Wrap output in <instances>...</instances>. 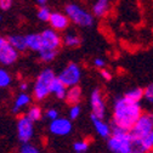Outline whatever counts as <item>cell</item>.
I'll list each match as a JSON object with an SVG mask.
<instances>
[{
	"mask_svg": "<svg viewBox=\"0 0 153 153\" xmlns=\"http://www.w3.org/2000/svg\"><path fill=\"white\" fill-rule=\"evenodd\" d=\"M100 74H101V76H102V79H105V80H107V82H109V80L112 79V73H111L109 71H107V69H101V71H100Z\"/></svg>",
	"mask_w": 153,
	"mask_h": 153,
	"instance_id": "cell-34",
	"label": "cell"
},
{
	"mask_svg": "<svg viewBox=\"0 0 153 153\" xmlns=\"http://www.w3.org/2000/svg\"><path fill=\"white\" fill-rule=\"evenodd\" d=\"M152 131H153V113L146 112L142 113L140 118L136 120V123L134 124L132 129L130 130V134L134 137L143 140Z\"/></svg>",
	"mask_w": 153,
	"mask_h": 153,
	"instance_id": "cell-5",
	"label": "cell"
},
{
	"mask_svg": "<svg viewBox=\"0 0 153 153\" xmlns=\"http://www.w3.org/2000/svg\"><path fill=\"white\" fill-rule=\"evenodd\" d=\"M132 136L130 131H124L118 128H112L108 137V148L113 153H130Z\"/></svg>",
	"mask_w": 153,
	"mask_h": 153,
	"instance_id": "cell-2",
	"label": "cell"
},
{
	"mask_svg": "<svg viewBox=\"0 0 153 153\" xmlns=\"http://www.w3.org/2000/svg\"><path fill=\"white\" fill-rule=\"evenodd\" d=\"M143 99L148 103H153V83L143 89Z\"/></svg>",
	"mask_w": 153,
	"mask_h": 153,
	"instance_id": "cell-27",
	"label": "cell"
},
{
	"mask_svg": "<svg viewBox=\"0 0 153 153\" xmlns=\"http://www.w3.org/2000/svg\"><path fill=\"white\" fill-rule=\"evenodd\" d=\"M66 16L69 22L80 27H91L94 25V15L76 4H68L66 6Z\"/></svg>",
	"mask_w": 153,
	"mask_h": 153,
	"instance_id": "cell-4",
	"label": "cell"
},
{
	"mask_svg": "<svg viewBox=\"0 0 153 153\" xmlns=\"http://www.w3.org/2000/svg\"><path fill=\"white\" fill-rule=\"evenodd\" d=\"M56 78V74L52 69L46 68L39 73L33 85V96L38 101H42L46 99L50 95V89L53 79Z\"/></svg>",
	"mask_w": 153,
	"mask_h": 153,
	"instance_id": "cell-3",
	"label": "cell"
},
{
	"mask_svg": "<svg viewBox=\"0 0 153 153\" xmlns=\"http://www.w3.org/2000/svg\"><path fill=\"white\" fill-rule=\"evenodd\" d=\"M16 128H17V136L20 139V141L23 143H28L34 134V123H32L26 116H22L17 119Z\"/></svg>",
	"mask_w": 153,
	"mask_h": 153,
	"instance_id": "cell-9",
	"label": "cell"
},
{
	"mask_svg": "<svg viewBox=\"0 0 153 153\" xmlns=\"http://www.w3.org/2000/svg\"><path fill=\"white\" fill-rule=\"evenodd\" d=\"M9 43L11 44V46L17 51H25L27 50V45H26V38L25 35H20V34H15V35H11L7 38Z\"/></svg>",
	"mask_w": 153,
	"mask_h": 153,
	"instance_id": "cell-17",
	"label": "cell"
},
{
	"mask_svg": "<svg viewBox=\"0 0 153 153\" xmlns=\"http://www.w3.org/2000/svg\"><path fill=\"white\" fill-rule=\"evenodd\" d=\"M90 106H91V116L103 119L105 114H106V103L102 96V92L100 91V89H95L91 92L90 96Z\"/></svg>",
	"mask_w": 153,
	"mask_h": 153,
	"instance_id": "cell-10",
	"label": "cell"
},
{
	"mask_svg": "<svg viewBox=\"0 0 153 153\" xmlns=\"http://www.w3.org/2000/svg\"><path fill=\"white\" fill-rule=\"evenodd\" d=\"M26 38V45L27 49L32 50V51H36L39 52L42 49V39H40V34L36 33H32L28 35H25Z\"/></svg>",
	"mask_w": 153,
	"mask_h": 153,
	"instance_id": "cell-16",
	"label": "cell"
},
{
	"mask_svg": "<svg viewBox=\"0 0 153 153\" xmlns=\"http://www.w3.org/2000/svg\"><path fill=\"white\" fill-rule=\"evenodd\" d=\"M91 122H92V125L95 128V131H96L101 137H109L111 136V132H112V126L106 123L103 119H100V118H96L91 116Z\"/></svg>",
	"mask_w": 153,
	"mask_h": 153,
	"instance_id": "cell-13",
	"label": "cell"
},
{
	"mask_svg": "<svg viewBox=\"0 0 153 153\" xmlns=\"http://www.w3.org/2000/svg\"><path fill=\"white\" fill-rule=\"evenodd\" d=\"M36 3L39 4V5H42V6H44L48 3V0H36Z\"/></svg>",
	"mask_w": 153,
	"mask_h": 153,
	"instance_id": "cell-36",
	"label": "cell"
},
{
	"mask_svg": "<svg viewBox=\"0 0 153 153\" xmlns=\"http://www.w3.org/2000/svg\"><path fill=\"white\" fill-rule=\"evenodd\" d=\"M18 153H40L39 149H38L32 143H23L22 147L20 148V151H18Z\"/></svg>",
	"mask_w": 153,
	"mask_h": 153,
	"instance_id": "cell-28",
	"label": "cell"
},
{
	"mask_svg": "<svg viewBox=\"0 0 153 153\" xmlns=\"http://www.w3.org/2000/svg\"><path fill=\"white\" fill-rule=\"evenodd\" d=\"M1 21H3V16H1V15H0V22H1Z\"/></svg>",
	"mask_w": 153,
	"mask_h": 153,
	"instance_id": "cell-37",
	"label": "cell"
},
{
	"mask_svg": "<svg viewBox=\"0 0 153 153\" xmlns=\"http://www.w3.org/2000/svg\"><path fill=\"white\" fill-rule=\"evenodd\" d=\"M94 66L99 68V69H103L106 67V61L103 59H100V57H97V59L94 60Z\"/></svg>",
	"mask_w": 153,
	"mask_h": 153,
	"instance_id": "cell-33",
	"label": "cell"
},
{
	"mask_svg": "<svg viewBox=\"0 0 153 153\" xmlns=\"http://www.w3.org/2000/svg\"><path fill=\"white\" fill-rule=\"evenodd\" d=\"M12 82V78H11V74L4 69V68H0V89L3 88H7Z\"/></svg>",
	"mask_w": 153,
	"mask_h": 153,
	"instance_id": "cell-23",
	"label": "cell"
},
{
	"mask_svg": "<svg viewBox=\"0 0 153 153\" xmlns=\"http://www.w3.org/2000/svg\"><path fill=\"white\" fill-rule=\"evenodd\" d=\"M28 88H29V85H28V83H26V82H22V83L20 84V90H21L22 92H26V91L28 90Z\"/></svg>",
	"mask_w": 153,
	"mask_h": 153,
	"instance_id": "cell-35",
	"label": "cell"
},
{
	"mask_svg": "<svg viewBox=\"0 0 153 153\" xmlns=\"http://www.w3.org/2000/svg\"><path fill=\"white\" fill-rule=\"evenodd\" d=\"M50 16H51V11L46 5L40 6L39 10H38V12H36V17L39 18L42 22H49Z\"/></svg>",
	"mask_w": 153,
	"mask_h": 153,
	"instance_id": "cell-25",
	"label": "cell"
},
{
	"mask_svg": "<svg viewBox=\"0 0 153 153\" xmlns=\"http://www.w3.org/2000/svg\"><path fill=\"white\" fill-rule=\"evenodd\" d=\"M12 3H13V0H0V9L6 11L11 7Z\"/></svg>",
	"mask_w": 153,
	"mask_h": 153,
	"instance_id": "cell-32",
	"label": "cell"
},
{
	"mask_svg": "<svg viewBox=\"0 0 153 153\" xmlns=\"http://www.w3.org/2000/svg\"><path fill=\"white\" fill-rule=\"evenodd\" d=\"M80 116V106L79 105H75V106H72L69 108V118L71 119H76Z\"/></svg>",
	"mask_w": 153,
	"mask_h": 153,
	"instance_id": "cell-29",
	"label": "cell"
},
{
	"mask_svg": "<svg viewBox=\"0 0 153 153\" xmlns=\"http://www.w3.org/2000/svg\"><path fill=\"white\" fill-rule=\"evenodd\" d=\"M124 97H125V100H128L129 102L140 103L141 100L143 99V89H141V88L131 89V90H129V91L124 95Z\"/></svg>",
	"mask_w": 153,
	"mask_h": 153,
	"instance_id": "cell-20",
	"label": "cell"
},
{
	"mask_svg": "<svg viewBox=\"0 0 153 153\" xmlns=\"http://www.w3.org/2000/svg\"><path fill=\"white\" fill-rule=\"evenodd\" d=\"M89 146H90V142L88 140H80V141H76L73 145V148H74L75 153H84L88 151Z\"/></svg>",
	"mask_w": 153,
	"mask_h": 153,
	"instance_id": "cell-26",
	"label": "cell"
},
{
	"mask_svg": "<svg viewBox=\"0 0 153 153\" xmlns=\"http://www.w3.org/2000/svg\"><path fill=\"white\" fill-rule=\"evenodd\" d=\"M147 153H153V149H151V151H148Z\"/></svg>",
	"mask_w": 153,
	"mask_h": 153,
	"instance_id": "cell-38",
	"label": "cell"
},
{
	"mask_svg": "<svg viewBox=\"0 0 153 153\" xmlns=\"http://www.w3.org/2000/svg\"><path fill=\"white\" fill-rule=\"evenodd\" d=\"M66 92H67V88L57 79V76L53 79L52 84H51V89H50V94H53L57 99L63 100L66 97Z\"/></svg>",
	"mask_w": 153,
	"mask_h": 153,
	"instance_id": "cell-19",
	"label": "cell"
},
{
	"mask_svg": "<svg viewBox=\"0 0 153 153\" xmlns=\"http://www.w3.org/2000/svg\"><path fill=\"white\" fill-rule=\"evenodd\" d=\"M62 43L68 46V48H75V46H79L82 43V39L79 38V35H76L74 33H68L62 38Z\"/></svg>",
	"mask_w": 153,
	"mask_h": 153,
	"instance_id": "cell-22",
	"label": "cell"
},
{
	"mask_svg": "<svg viewBox=\"0 0 153 153\" xmlns=\"http://www.w3.org/2000/svg\"><path fill=\"white\" fill-rule=\"evenodd\" d=\"M39 57L43 62H51L53 61V59L57 55V51H53V50H45V49H42L39 52Z\"/></svg>",
	"mask_w": 153,
	"mask_h": 153,
	"instance_id": "cell-24",
	"label": "cell"
},
{
	"mask_svg": "<svg viewBox=\"0 0 153 153\" xmlns=\"http://www.w3.org/2000/svg\"><path fill=\"white\" fill-rule=\"evenodd\" d=\"M46 118H49L50 120H55L56 118H59V112L55 108H50L46 111Z\"/></svg>",
	"mask_w": 153,
	"mask_h": 153,
	"instance_id": "cell-31",
	"label": "cell"
},
{
	"mask_svg": "<svg viewBox=\"0 0 153 153\" xmlns=\"http://www.w3.org/2000/svg\"><path fill=\"white\" fill-rule=\"evenodd\" d=\"M57 79H59L66 88L76 86L82 79V69H80L79 65H76L74 62L68 63L62 69L60 75L57 76Z\"/></svg>",
	"mask_w": 153,
	"mask_h": 153,
	"instance_id": "cell-6",
	"label": "cell"
},
{
	"mask_svg": "<svg viewBox=\"0 0 153 153\" xmlns=\"http://www.w3.org/2000/svg\"><path fill=\"white\" fill-rule=\"evenodd\" d=\"M18 59V52L11 46L7 38L0 36V63L4 66L13 65Z\"/></svg>",
	"mask_w": 153,
	"mask_h": 153,
	"instance_id": "cell-7",
	"label": "cell"
},
{
	"mask_svg": "<svg viewBox=\"0 0 153 153\" xmlns=\"http://www.w3.org/2000/svg\"><path fill=\"white\" fill-rule=\"evenodd\" d=\"M142 142H143V146H145V148H146L147 152L151 151V149H153V131L149 134L147 137H145L142 140Z\"/></svg>",
	"mask_w": 153,
	"mask_h": 153,
	"instance_id": "cell-30",
	"label": "cell"
},
{
	"mask_svg": "<svg viewBox=\"0 0 153 153\" xmlns=\"http://www.w3.org/2000/svg\"><path fill=\"white\" fill-rule=\"evenodd\" d=\"M32 102V97L27 92H21L17 95V97L15 99L13 106H12V112L13 113H18L21 109H23L25 107L29 106Z\"/></svg>",
	"mask_w": 153,
	"mask_h": 153,
	"instance_id": "cell-14",
	"label": "cell"
},
{
	"mask_svg": "<svg viewBox=\"0 0 153 153\" xmlns=\"http://www.w3.org/2000/svg\"><path fill=\"white\" fill-rule=\"evenodd\" d=\"M111 0H97L92 6V12L96 17H105L109 10Z\"/></svg>",
	"mask_w": 153,
	"mask_h": 153,
	"instance_id": "cell-18",
	"label": "cell"
},
{
	"mask_svg": "<svg viewBox=\"0 0 153 153\" xmlns=\"http://www.w3.org/2000/svg\"><path fill=\"white\" fill-rule=\"evenodd\" d=\"M140 103H132L125 100L124 96L117 97L113 102V126L124 131H130L142 114Z\"/></svg>",
	"mask_w": 153,
	"mask_h": 153,
	"instance_id": "cell-1",
	"label": "cell"
},
{
	"mask_svg": "<svg viewBox=\"0 0 153 153\" xmlns=\"http://www.w3.org/2000/svg\"><path fill=\"white\" fill-rule=\"evenodd\" d=\"M50 131L51 134L56 136H66L68 134H71L73 126L69 119L67 118H56L55 120H51L50 123Z\"/></svg>",
	"mask_w": 153,
	"mask_h": 153,
	"instance_id": "cell-11",
	"label": "cell"
},
{
	"mask_svg": "<svg viewBox=\"0 0 153 153\" xmlns=\"http://www.w3.org/2000/svg\"><path fill=\"white\" fill-rule=\"evenodd\" d=\"M49 23L51 26V29L55 32H62L66 30L69 26V20L65 13L61 12H51V16L49 18Z\"/></svg>",
	"mask_w": 153,
	"mask_h": 153,
	"instance_id": "cell-12",
	"label": "cell"
},
{
	"mask_svg": "<svg viewBox=\"0 0 153 153\" xmlns=\"http://www.w3.org/2000/svg\"><path fill=\"white\" fill-rule=\"evenodd\" d=\"M40 39H42V49L45 50L57 51L62 44V38L60 36V34L51 28L44 29L40 33Z\"/></svg>",
	"mask_w": 153,
	"mask_h": 153,
	"instance_id": "cell-8",
	"label": "cell"
},
{
	"mask_svg": "<svg viewBox=\"0 0 153 153\" xmlns=\"http://www.w3.org/2000/svg\"><path fill=\"white\" fill-rule=\"evenodd\" d=\"M66 101L72 105V106H75V105H79L80 100H82V89L76 85V86H72V88H68L67 89V92H66Z\"/></svg>",
	"mask_w": 153,
	"mask_h": 153,
	"instance_id": "cell-15",
	"label": "cell"
},
{
	"mask_svg": "<svg viewBox=\"0 0 153 153\" xmlns=\"http://www.w3.org/2000/svg\"><path fill=\"white\" fill-rule=\"evenodd\" d=\"M26 117H27L32 123L38 122V120H40L42 117H43V111H42V108H40L39 106H36V105L30 106V107L28 108V111H27Z\"/></svg>",
	"mask_w": 153,
	"mask_h": 153,
	"instance_id": "cell-21",
	"label": "cell"
}]
</instances>
